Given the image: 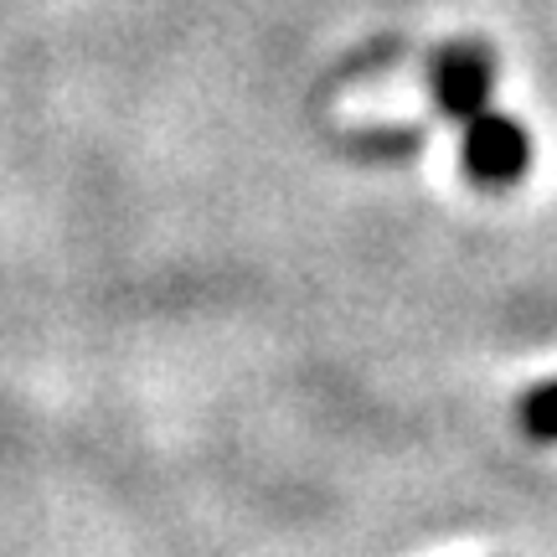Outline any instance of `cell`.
<instances>
[{
    "mask_svg": "<svg viewBox=\"0 0 557 557\" xmlns=\"http://www.w3.org/2000/svg\"><path fill=\"white\" fill-rule=\"evenodd\" d=\"M459 165H465V181L480 186V191H511L527 181L532 171V135L517 114H500V109H485L475 120H465V135H459Z\"/></svg>",
    "mask_w": 557,
    "mask_h": 557,
    "instance_id": "6da1fadb",
    "label": "cell"
},
{
    "mask_svg": "<svg viewBox=\"0 0 557 557\" xmlns=\"http://www.w3.org/2000/svg\"><path fill=\"white\" fill-rule=\"evenodd\" d=\"M429 94H434L438 114L449 120H475L496 99V52L475 37L444 41L429 62Z\"/></svg>",
    "mask_w": 557,
    "mask_h": 557,
    "instance_id": "7a4b0ae2",
    "label": "cell"
},
{
    "mask_svg": "<svg viewBox=\"0 0 557 557\" xmlns=\"http://www.w3.org/2000/svg\"><path fill=\"white\" fill-rule=\"evenodd\" d=\"M517 423L532 444H557V377L537 382V387L517 403Z\"/></svg>",
    "mask_w": 557,
    "mask_h": 557,
    "instance_id": "3957f363",
    "label": "cell"
}]
</instances>
